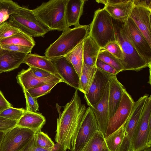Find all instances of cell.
Instances as JSON below:
<instances>
[{
    "label": "cell",
    "instance_id": "cell-11",
    "mask_svg": "<svg viewBox=\"0 0 151 151\" xmlns=\"http://www.w3.org/2000/svg\"><path fill=\"white\" fill-rule=\"evenodd\" d=\"M145 104V101L140 99L134 102L131 114L124 125L123 139L117 151H132L133 139Z\"/></svg>",
    "mask_w": 151,
    "mask_h": 151
},
{
    "label": "cell",
    "instance_id": "cell-42",
    "mask_svg": "<svg viewBox=\"0 0 151 151\" xmlns=\"http://www.w3.org/2000/svg\"><path fill=\"white\" fill-rule=\"evenodd\" d=\"M21 151H51L38 147L35 144L34 137L27 145Z\"/></svg>",
    "mask_w": 151,
    "mask_h": 151
},
{
    "label": "cell",
    "instance_id": "cell-9",
    "mask_svg": "<svg viewBox=\"0 0 151 151\" xmlns=\"http://www.w3.org/2000/svg\"><path fill=\"white\" fill-rule=\"evenodd\" d=\"M99 130L95 115L91 108L86 109L80 127L71 144L70 151H82L94 133Z\"/></svg>",
    "mask_w": 151,
    "mask_h": 151
},
{
    "label": "cell",
    "instance_id": "cell-25",
    "mask_svg": "<svg viewBox=\"0 0 151 151\" xmlns=\"http://www.w3.org/2000/svg\"><path fill=\"white\" fill-rule=\"evenodd\" d=\"M1 45H13L32 49L35 45L33 38L21 30L8 38L0 40Z\"/></svg>",
    "mask_w": 151,
    "mask_h": 151
},
{
    "label": "cell",
    "instance_id": "cell-20",
    "mask_svg": "<svg viewBox=\"0 0 151 151\" xmlns=\"http://www.w3.org/2000/svg\"><path fill=\"white\" fill-rule=\"evenodd\" d=\"M46 122L45 117L42 114L26 110L17 121V126L29 129L35 133L41 131Z\"/></svg>",
    "mask_w": 151,
    "mask_h": 151
},
{
    "label": "cell",
    "instance_id": "cell-21",
    "mask_svg": "<svg viewBox=\"0 0 151 151\" xmlns=\"http://www.w3.org/2000/svg\"><path fill=\"white\" fill-rule=\"evenodd\" d=\"M85 0H67L66 5L65 18L68 28L72 25H80L79 21L83 11Z\"/></svg>",
    "mask_w": 151,
    "mask_h": 151
},
{
    "label": "cell",
    "instance_id": "cell-35",
    "mask_svg": "<svg viewBox=\"0 0 151 151\" xmlns=\"http://www.w3.org/2000/svg\"><path fill=\"white\" fill-rule=\"evenodd\" d=\"M21 30L11 25L7 21L0 24V40L11 37Z\"/></svg>",
    "mask_w": 151,
    "mask_h": 151
},
{
    "label": "cell",
    "instance_id": "cell-41",
    "mask_svg": "<svg viewBox=\"0 0 151 151\" xmlns=\"http://www.w3.org/2000/svg\"><path fill=\"white\" fill-rule=\"evenodd\" d=\"M29 67L30 68L34 76L40 79L45 78L53 75L44 70L34 67Z\"/></svg>",
    "mask_w": 151,
    "mask_h": 151
},
{
    "label": "cell",
    "instance_id": "cell-38",
    "mask_svg": "<svg viewBox=\"0 0 151 151\" xmlns=\"http://www.w3.org/2000/svg\"><path fill=\"white\" fill-rule=\"evenodd\" d=\"M17 121L10 120L0 116V132H5L17 125Z\"/></svg>",
    "mask_w": 151,
    "mask_h": 151
},
{
    "label": "cell",
    "instance_id": "cell-14",
    "mask_svg": "<svg viewBox=\"0 0 151 151\" xmlns=\"http://www.w3.org/2000/svg\"><path fill=\"white\" fill-rule=\"evenodd\" d=\"M110 74L97 68L92 83L84 98L89 107L97 104L101 99L109 83Z\"/></svg>",
    "mask_w": 151,
    "mask_h": 151
},
{
    "label": "cell",
    "instance_id": "cell-43",
    "mask_svg": "<svg viewBox=\"0 0 151 151\" xmlns=\"http://www.w3.org/2000/svg\"><path fill=\"white\" fill-rule=\"evenodd\" d=\"M11 106V104L5 99L0 90V113L4 109Z\"/></svg>",
    "mask_w": 151,
    "mask_h": 151
},
{
    "label": "cell",
    "instance_id": "cell-24",
    "mask_svg": "<svg viewBox=\"0 0 151 151\" xmlns=\"http://www.w3.org/2000/svg\"><path fill=\"white\" fill-rule=\"evenodd\" d=\"M134 6L133 0H126L123 2L104 6L103 8L115 20L124 21L129 17Z\"/></svg>",
    "mask_w": 151,
    "mask_h": 151
},
{
    "label": "cell",
    "instance_id": "cell-39",
    "mask_svg": "<svg viewBox=\"0 0 151 151\" xmlns=\"http://www.w3.org/2000/svg\"><path fill=\"white\" fill-rule=\"evenodd\" d=\"M96 66L97 68L110 75H116L119 73L111 66L98 59L96 61Z\"/></svg>",
    "mask_w": 151,
    "mask_h": 151
},
{
    "label": "cell",
    "instance_id": "cell-26",
    "mask_svg": "<svg viewBox=\"0 0 151 151\" xmlns=\"http://www.w3.org/2000/svg\"><path fill=\"white\" fill-rule=\"evenodd\" d=\"M82 151H110L105 138L99 130L94 133Z\"/></svg>",
    "mask_w": 151,
    "mask_h": 151
},
{
    "label": "cell",
    "instance_id": "cell-34",
    "mask_svg": "<svg viewBox=\"0 0 151 151\" xmlns=\"http://www.w3.org/2000/svg\"><path fill=\"white\" fill-rule=\"evenodd\" d=\"M26 110L10 106L0 113L1 116L12 120L18 121L23 115Z\"/></svg>",
    "mask_w": 151,
    "mask_h": 151
},
{
    "label": "cell",
    "instance_id": "cell-27",
    "mask_svg": "<svg viewBox=\"0 0 151 151\" xmlns=\"http://www.w3.org/2000/svg\"><path fill=\"white\" fill-rule=\"evenodd\" d=\"M83 41L65 55L73 65L80 78L83 63Z\"/></svg>",
    "mask_w": 151,
    "mask_h": 151
},
{
    "label": "cell",
    "instance_id": "cell-37",
    "mask_svg": "<svg viewBox=\"0 0 151 151\" xmlns=\"http://www.w3.org/2000/svg\"><path fill=\"white\" fill-rule=\"evenodd\" d=\"M26 103L27 111L37 112L39 111V104L36 99L33 98L25 88H22Z\"/></svg>",
    "mask_w": 151,
    "mask_h": 151
},
{
    "label": "cell",
    "instance_id": "cell-28",
    "mask_svg": "<svg viewBox=\"0 0 151 151\" xmlns=\"http://www.w3.org/2000/svg\"><path fill=\"white\" fill-rule=\"evenodd\" d=\"M96 66L88 67L84 63L80 78V91L84 94L87 93L92 83L97 70Z\"/></svg>",
    "mask_w": 151,
    "mask_h": 151
},
{
    "label": "cell",
    "instance_id": "cell-32",
    "mask_svg": "<svg viewBox=\"0 0 151 151\" xmlns=\"http://www.w3.org/2000/svg\"><path fill=\"white\" fill-rule=\"evenodd\" d=\"M60 81L44 83L38 86L27 90L33 98L37 99L50 92L52 89Z\"/></svg>",
    "mask_w": 151,
    "mask_h": 151
},
{
    "label": "cell",
    "instance_id": "cell-2",
    "mask_svg": "<svg viewBox=\"0 0 151 151\" xmlns=\"http://www.w3.org/2000/svg\"><path fill=\"white\" fill-rule=\"evenodd\" d=\"M116 41L122 51L124 57L119 60L124 70L139 71L148 65L139 54L129 37L125 20L120 21L112 19Z\"/></svg>",
    "mask_w": 151,
    "mask_h": 151
},
{
    "label": "cell",
    "instance_id": "cell-46",
    "mask_svg": "<svg viewBox=\"0 0 151 151\" xmlns=\"http://www.w3.org/2000/svg\"><path fill=\"white\" fill-rule=\"evenodd\" d=\"M142 151H151V147L146 149Z\"/></svg>",
    "mask_w": 151,
    "mask_h": 151
},
{
    "label": "cell",
    "instance_id": "cell-19",
    "mask_svg": "<svg viewBox=\"0 0 151 151\" xmlns=\"http://www.w3.org/2000/svg\"><path fill=\"white\" fill-rule=\"evenodd\" d=\"M27 54L2 48L0 51V70L5 72L17 68L23 63Z\"/></svg>",
    "mask_w": 151,
    "mask_h": 151
},
{
    "label": "cell",
    "instance_id": "cell-36",
    "mask_svg": "<svg viewBox=\"0 0 151 151\" xmlns=\"http://www.w3.org/2000/svg\"><path fill=\"white\" fill-rule=\"evenodd\" d=\"M101 49L107 50L119 60H122L123 58L124 55L122 49L116 41L108 43Z\"/></svg>",
    "mask_w": 151,
    "mask_h": 151
},
{
    "label": "cell",
    "instance_id": "cell-45",
    "mask_svg": "<svg viewBox=\"0 0 151 151\" xmlns=\"http://www.w3.org/2000/svg\"><path fill=\"white\" fill-rule=\"evenodd\" d=\"M5 134V132H0V146L1 143Z\"/></svg>",
    "mask_w": 151,
    "mask_h": 151
},
{
    "label": "cell",
    "instance_id": "cell-1",
    "mask_svg": "<svg viewBox=\"0 0 151 151\" xmlns=\"http://www.w3.org/2000/svg\"><path fill=\"white\" fill-rule=\"evenodd\" d=\"M56 107L59 117L55 140L63 146L65 151H69L80 127L86 107L81 103L78 90L76 89L70 101L62 107L63 110L57 104Z\"/></svg>",
    "mask_w": 151,
    "mask_h": 151
},
{
    "label": "cell",
    "instance_id": "cell-18",
    "mask_svg": "<svg viewBox=\"0 0 151 151\" xmlns=\"http://www.w3.org/2000/svg\"><path fill=\"white\" fill-rule=\"evenodd\" d=\"M109 83V116L110 118L114 115L122 99V93L125 88L118 80L116 75H110Z\"/></svg>",
    "mask_w": 151,
    "mask_h": 151
},
{
    "label": "cell",
    "instance_id": "cell-7",
    "mask_svg": "<svg viewBox=\"0 0 151 151\" xmlns=\"http://www.w3.org/2000/svg\"><path fill=\"white\" fill-rule=\"evenodd\" d=\"M151 147V96L148 97L132 141V151Z\"/></svg>",
    "mask_w": 151,
    "mask_h": 151
},
{
    "label": "cell",
    "instance_id": "cell-22",
    "mask_svg": "<svg viewBox=\"0 0 151 151\" xmlns=\"http://www.w3.org/2000/svg\"><path fill=\"white\" fill-rule=\"evenodd\" d=\"M23 63L26 64L29 67H34L46 70L62 80L57 73L51 60L47 58L45 56H40L36 53H29L26 55Z\"/></svg>",
    "mask_w": 151,
    "mask_h": 151
},
{
    "label": "cell",
    "instance_id": "cell-44",
    "mask_svg": "<svg viewBox=\"0 0 151 151\" xmlns=\"http://www.w3.org/2000/svg\"><path fill=\"white\" fill-rule=\"evenodd\" d=\"M134 6L144 7L151 9V0H133Z\"/></svg>",
    "mask_w": 151,
    "mask_h": 151
},
{
    "label": "cell",
    "instance_id": "cell-29",
    "mask_svg": "<svg viewBox=\"0 0 151 151\" xmlns=\"http://www.w3.org/2000/svg\"><path fill=\"white\" fill-rule=\"evenodd\" d=\"M124 125L105 137V141L110 151H117L124 138Z\"/></svg>",
    "mask_w": 151,
    "mask_h": 151
},
{
    "label": "cell",
    "instance_id": "cell-15",
    "mask_svg": "<svg viewBox=\"0 0 151 151\" xmlns=\"http://www.w3.org/2000/svg\"><path fill=\"white\" fill-rule=\"evenodd\" d=\"M151 9L144 7L134 6L129 17L142 33L151 46Z\"/></svg>",
    "mask_w": 151,
    "mask_h": 151
},
{
    "label": "cell",
    "instance_id": "cell-10",
    "mask_svg": "<svg viewBox=\"0 0 151 151\" xmlns=\"http://www.w3.org/2000/svg\"><path fill=\"white\" fill-rule=\"evenodd\" d=\"M134 102L125 89L117 109L109 119L105 137L125 125L131 114Z\"/></svg>",
    "mask_w": 151,
    "mask_h": 151
},
{
    "label": "cell",
    "instance_id": "cell-12",
    "mask_svg": "<svg viewBox=\"0 0 151 151\" xmlns=\"http://www.w3.org/2000/svg\"><path fill=\"white\" fill-rule=\"evenodd\" d=\"M129 37L139 54L146 61L150 68L151 46L142 33L129 17L125 20Z\"/></svg>",
    "mask_w": 151,
    "mask_h": 151
},
{
    "label": "cell",
    "instance_id": "cell-8",
    "mask_svg": "<svg viewBox=\"0 0 151 151\" xmlns=\"http://www.w3.org/2000/svg\"><path fill=\"white\" fill-rule=\"evenodd\" d=\"M35 134L29 129L17 125L5 132L0 151H21L32 139Z\"/></svg>",
    "mask_w": 151,
    "mask_h": 151
},
{
    "label": "cell",
    "instance_id": "cell-47",
    "mask_svg": "<svg viewBox=\"0 0 151 151\" xmlns=\"http://www.w3.org/2000/svg\"><path fill=\"white\" fill-rule=\"evenodd\" d=\"M2 45L0 43V51L2 49Z\"/></svg>",
    "mask_w": 151,
    "mask_h": 151
},
{
    "label": "cell",
    "instance_id": "cell-48",
    "mask_svg": "<svg viewBox=\"0 0 151 151\" xmlns=\"http://www.w3.org/2000/svg\"><path fill=\"white\" fill-rule=\"evenodd\" d=\"M2 73H3V72L2 71L0 70V74Z\"/></svg>",
    "mask_w": 151,
    "mask_h": 151
},
{
    "label": "cell",
    "instance_id": "cell-30",
    "mask_svg": "<svg viewBox=\"0 0 151 151\" xmlns=\"http://www.w3.org/2000/svg\"><path fill=\"white\" fill-rule=\"evenodd\" d=\"M20 6L11 0H0V24L7 21Z\"/></svg>",
    "mask_w": 151,
    "mask_h": 151
},
{
    "label": "cell",
    "instance_id": "cell-3",
    "mask_svg": "<svg viewBox=\"0 0 151 151\" xmlns=\"http://www.w3.org/2000/svg\"><path fill=\"white\" fill-rule=\"evenodd\" d=\"M89 26L80 25L63 31L46 50L45 56L50 60L65 56L88 35Z\"/></svg>",
    "mask_w": 151,
    "mask_h": 151
},
{
    "label": "cell",
    "instance_id": "cell-16",
    "mask_svg": "<svg viewBox=\"0 0 151 151\" xmlns=\"http://www.w3.org/2000/svg\"><path fill=\"white\" fill-rule=\"evenodd\" d=\"M109 92L108 83L101 99L97 104L90 107L95 115L98 124L99 130L102 133L105 137L109 119Z\"/></svg>",
    "mask_w": 151,
    "mask_h": 151
},
{
    "label": "cell",
    "instance_id": "cell-40",
    "mask_svg": "<svg viewBox=\"0 0 151 151\" xmlns=\"http://www.w3.org/2000/svg\"><path fill=\"white\" fill-rule=\"evenodd\" d=\"M3 49L15 52L25 54L31 53L32 49L21 46L13 45H3Z\"/></svg>",
    "mask_w": 151,
    "mask_h": 151
},
{
    "label": "cell",
    "instance_id": "cell-5",
    "mask_svg": "<svg viewBox=\"0 0 151 151\" xmlns=\"http://www.w3.org/2000/svg\"><path fill=\"white\" fill-rule=\"evenodd\" d=\"M7 21L32 37H44L51 31L36 17L31 9L24 6H20Z\"/></svg>",
    "mask_w": 151,
    "mask_h": 151
},
{
    "label": "cell",
    "instance_id": "cell-6",
    "mask_svg": "<svg viewBox=\"0 0 151 151\" xmlns=\"http://www.w3.org/2000/svg\"><path fill=\"white\" fill-rule=\"evenodd\" d=\"M88 35L101 49L108 43L116 41L112 18L103 8L95 12Z\"/></svg>",
    "mask_w": 151,
    "mask_h": 151
},
{
    "label": "cell",
    "instance_id": "cell-4",
    "mask_svg": "<svg viewBox=\"0 0 151 151\" xmlns=\"http://www.w3.org/2000/svg\"><path fill=\"white\" fill-rule=\"evenodd\" d=\"M67 0H50L31 9L36 17L51 29L64 31L66 25L65 12Z\"/></svg>",
    "mask_w": 151,
    "mask_h": 151
},
{
    "label": "cell",
    "instance_id": "cell-31",
    "mask_svg": "<svg viewBox=\"0 0 151 151\" xmlns=\"http://www.w3.org/2000/svg\"><path fill=\"white\" fill-rule=\"evenodd\" d=\"M97 59L111 66L119 73L124 71V68L119 60L107 50L101 49Z\"/></svg>",
    "mask_w": 151,
    "mask_h": 151
},
{
    "label": "cell",
    "instance_id": "cell-33",
    "mask_svg": "<svg viewBox=\"0 0 151 151\" xmlns=\"http://www.w3.org/2000/svg\"><path fill=\"white\" fill-rule=\"evenodd\" d=\"M34 139L36 145L38 147L50 150L54 146L55 144L51 139L41 131L35 133Z\"/></svg>",
    "mask_w": 151,
    "mask_h": 151
},
{
    "label": "cell",
    "instance_id": "cell-13",
    "mask_svg": "<svg viewBox=\"0 0 151 151\" xmlns=\"http://www.w3.org/2000/svg\"><path fill=\"white\" fill-rule=\"evenodd\" d=\"M50 60L63 82L80 91V78L67 58L65 56Z\"/></svg>",
    "mask_w": 151,
    "mask_h": 151
},
{
    "label": "cell",
    "instance_id": "cell-23",
    "mask_svg": "<svg viewBox=\"0 0 151 151\" xmlns=\"http://www.w3.org/2000/svg\"><path fill=\"white\" fill-rule=\"evenodd\" d=\"M101 49V48L88 35L83 41V63L88 67L96 66L98 56Z\"/></svg>",
    "mask_w": 151,
    "mask_h": 151
},
{
    "label": "cell",
    "instance_id": "cell-17",
    "mask_svg": "<svg viewBox=\"0 0 151 151\" xmlns=\"http://www.w3.org/2000/svg\"><path fill=\"white\" fill-rule=\"evenodd\" d=\"M16 78L22 88L27 90L52 82H63L62 80L54 75L44 79L38 78L34 76L30 67L27 69H22L17 75Z\"/></svg>",
    "mask_w": 151,
    "mask_h": 151
}]
</instances>
